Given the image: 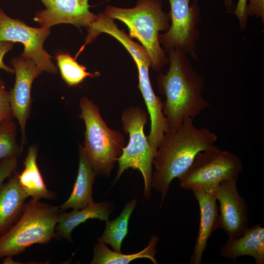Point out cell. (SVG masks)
<instances>
[{
    "label": "cell",
    "mask_w": 264,
    "mask_h": 264,
    "mask_svg": "<svg viewBox=\"0 0 264 264\" xmlns=\"http://www.w3.org/2000/svg\"><path fill=\"white\" fill-rule=\"evenodd\" d=\"M169 53V69L160 73L157 80L159 92L166 96L162 112L167 131H174L188 119H194L210 104L203 95L205 78L194 69L188 56L174 50Z\"/></svg>",
    "instance_id": "6da1fadb"
},
{
    "label": "cell",
    "mask_w": 264,
    "mask_h": 264,
    "mask_svg": "<svg viewBox=\"0 0 264 264\" xmlns=\"http://www.w3.org/2000/svg\"><path fill=\"white\" fill-rule=\"evenodd\" d=\"M193 120L188 119L176 130L167 131L158 145L151 187L161 194L160 206L172 180L189 168L198 154L214 147L217 141L215 133L195 127Z\"/></svg>",
    "instance_id": "7a4b0ae2"
},
{
    "label": "cell",
    "mask_w": 264,
    "mask_h": 264,
    "mask_svg": "<svg viewBox=\"0 0 264 264\" xmlns=\"http://www.w3.org/2000/svg\"><path fill=\"white\" fill-rule=\"evenodd\" d=\"M104 14L126 25L129 37L137 39L146 50L154 70L160 71L169 63L158 38L159 32L170 27L169 16L163 11L161 0H137L132 8L108 6Z\"/></svg>",
    "instance_id": "3957f363"
},
{
    "label": "cell",
    "mask_w": 264,
    "mask_h": 264,
    "mask_svg": "<svg viewBox=\"0 0 264 264\" xmlns=\"http://www.w3.org/2000/svg\"><path fill=\"white\" fill-rule=\"evenodd\" d=\"M59 206L31 199L19 220L0 236V259L19 255L33 244H45L56 238Z\"/></svg>",
    "instance_id": "277c9868"
},
{
    "label": "cell",
    "mask_w": 264,
    "mask_h": 264,
    "mask_svg": "<svg viewBox=\"0 0 264 264\" xmlns=\"http://www.w3.org/2000/svg\"><path fill=\"white\" fill-rule=\"evenodd\" d=\"M79 117L85 124L84 148L96 176L109 177L125 147V138L118 131L110 128L99 107L87 97L79 102Z\"/></svg>",
    "instance_id": "5b68a950"
},
{
    "label": "cell",
    "mask_w": 264,
    "mask_h": 264,
    "mask_svg": "<svg viewBox=\"0 0 264 264\" xmlns=\"http://www.w3.org/2000/svg\"><path fill=\"white\" fill-rule=\"evenodd\" d=\"M149 117L148 112L138 106L128 107L122 111L123 131L129 134V141L117 160L118 170L113 183L118 180L126 170L137 169L142 175L143 195L147 199L151 195L153 161L155 156L144 131Z\"/></svg>",
    "instance_id": "8992f818"
},
{
    "label": "cell",
    "mask_w": 264,
    "mask_h": 264,
    "mask_svg": "<svg viewBox=\"0 0 264 264\" xmlns=\"http://www.w3.org/2000/svg\"><path fill=\"white\" fill-rule=\"evenodd\" d=\"M242 168L239 156L215 146L198 154L189 168L178 178L184 189L199 190L213 194L223 181L237 180Z\"/></svg>",
    "instance_id": "52a82bcc"
},
{
    "label": "cell",
    "mask_w": 264,
    "mask_h": 264,
    "mask_svg": "<svg viewBox=\"0 0 264 264\" xmlns=\"http://www.w3.org/2000/svg\"><path fill=\"white\" fill-rule=\"evenodd\" d=\"M168 0L170 5L168 16L171 25L167 32L158 37L159 43L169 52L176 50L197 60V42L200 35L197 26L201 20L198 1Z\"/></svg>",
    "instance_id": "ba28073f"
},
{
    "label": "cell",
    "mask_w": 264,
    "mask_h": 264,
    "mask_svg": "<svg viewBox=\"0 0 264 264\" xmlns=\"http://www.w3.org/2000/svg\"><path fill=\"white\" fill-rule=\"evenodd\" d=\"M50 34V28L30 26L22 21L8 16L0 7V42L22 44L24 50L21 56L33 61L43 72L56 74L58 67L44 48V42Z\"/></svg>",
    "instance_id": "9c48e42d"
},
{
    "label": "cell",
    "mask_w": 264,
    "mask_h": 264,
    "mask_svg": "<svg viewBox=\"0 0 264 264\" xmlns=\"http://www.w3.org/2000/svg\"><path fill=\"white\" fill-rule=\"evenodd\" d=\"M10 63L14 69L15 83L10 90V102L14 118H16L21 132V146L27 142L26 125L31 106V90L34 79L43 73L35 63L22 56L12 58Z\"/></svg>",
    "instance_id": "30bf717a"
},
{
    "label": "cell",
    "mask_w": 264,
    "mask_h": 264,
    "mask_svg": "<svg viewBox=\"0 0 264 264\" xmlns=\"http://www.w3.org/2000/svg\"><path fill=\"white\" fill-rule=\"evenodd\" d=\"M237 181H223L213 194L220 203V228L224 230L228 238L239 237L249 228L248 205L239 193Z\"/></svg>",
    "instance_id": "8fae6325"
},
{
    "label": "cell",
    "mask_w": 264,
    "mask_h": 264,
    "mask_svg": "<svg viewBox=\"0 0 264 264\" xmlns=\"http://www.w3.org/2000/svg\"><path fill=\"white\" fill-rule=\"evenodd\" d=\"M45 9L37 11L33 20L42 27L50 28L60 23L87 28L97 19L91 12L88 0H40Z\"/></svg>",
    "instance_id": "7c38bea8"
},
{
    "label": "cell",
    "mask_w": 264,
    "mask_h": 264,
    "mask_svg": "<svg viewBox=\"0 0 264 264\" xmlns=\"http://www.w3.org/2000/svg\"><path fill=\"white\" fill-rule=\"evenodd\" d=\"M138 72V88L145 101L151 121V130L147 139L156 154L157 147L168 130L167 120L163 114V102L153 89L149 68L151 62L147 56L134 60Z\"/></svg>",
    "instance_id": "4fadbf2b"
},
{
    "label": "cell",
    "mask_w": 264,
    "mask_h": 264,
    "mask_svg": "<svg viewBox=\"0 0 264 264\" xmlns=\"http://www.w3.org/2000/svg\"><path fill=\"white\" fill-rule=\"evenodd\" d=\"M192 191L198 203L200 221L190 264H200L210 237L220 228L219 208L217 200L213 194L199 190Z\"/></svg>",
    "instance_id": "5bb4252c"
},
{
    "label": "cell",
    "mask_w": 264,
    "mask_h": 264,
    "mask_svg": "<svg viewBox=\"0 0 264 264\" xmlns=\"http://www.w3.org/2000/svg\"><path fill=\"white\" fill-rule=\"evenodd\" d=\"M220 254L224 258L236 262L241 256L252 257L256 264H264V227L256 224L241 236L228 238L221 247Z\"/></svg>",
    "instance_id": "9a60e30c"
},
{
    "label": "cell",
    "mask_w": 264,
    "mask_h": 264,
    "mask_svg": "<svg viewBox=\"0 0 264 264\" xmlns=\"http://www.w3.org/2000/svg\"><path fill=\"white\" fill-rule=\"evenodd\" d=\"M19 175L15 171L0 186V236L20 218L28 197L20 184Z\"/></svg>",
    "instance_id": "2e32d148"
},
{
    "label": "cell",
    "mask_w": 264,
    "mask_h": 264,
    "mask_svg": "<svg viewBox=\"0 0 264 264\" xmlns=\"http://www.w3.org/2000/svg\"><path fill=\"white\" fill-rule=\"evenodd\" d=\"M78 149L79 160L77 177L69 197L59 206L62 211L69 208L81 209L93 201V185L96 175L81 144H79Z\"/></svg>",
    "instance_id": "e0dca14e"
},
{
    "label": "cell",
    "mask_w": 264,
    "mask_h": 264,
    "mask_svg": "<svg viewBox=\"0 0 264 264\" xmlns=\"http://www.w3.org/2000/svg\"><path fill=\"white\" fill-rule=\"evenodd\" d=\"M112 210V204L108 201H93L81 209L73 210L69 213L62 211L56 226V234L58 236L72 242L71 232L75 227L89 219L107 221Z\"/></svg>",
    "instance_id": "ac0fdd59"
},
{
    "label": "cell",
    "mask_w": 264,
    "mask_h": 264,
    "mask_svg": "<svg viewBox=\"0 0 264 264\" xmlns=\"http://www.w3.org/2000/svg\"><path fill=\"white\" fill-rule=\"evenodd\" d=\"M37 156V146L31 145L23 161L24 169L19 175L20 184L27 197L33 199H54L56 194L47 188L38 167Z\"/></svg>",
    "instance_id": "d6986e66"
},
{
    "label": "cell",
    "mask_w": 264,
    "mask_h": 264,
    "mask_svg": "<svg viewBox=\"0 0 264 264\" xmlns=\"http://www.w3.org/2000/svg\"><path fill=\"white\" fill-rule=\"evenodd\" d=\"M159 239L153 235L148 245L142 250L133 254H124L120 252L110 250L106 244L99 239L93 247V256L91 264H128L134 260L139 258H147L154 264H157L155 257L157 252L156 247Z\"/></svg>",
    "instance_id": "ffe728a7"
},
{
    "label": "cell",
    "mask_w": 264,
    "mask_h": 264,
    "mask_svg": "<svg viewBox=\"0 0 264 264\" xmlns=\"http://www.w3.org/2000/svg\"><path fill=\"white\" fill-rule=\"evenodd\" d=\"M137 200L134 199L128 202L119 216L114 220L106 221V227L98 239L106 244H110L114 251L120 252L121 244L128 233L129 221L135 208Z\"/></svg>",
    "instance_id": "44dd1931"
},
{
    "label": "cell",
    "mask_w": 264,
    "mask_h": 264,
    "mask_svg": "<svg viewBox=\"0 0 264 264\" xmlns=\"http://www.w3.org/2000/svg\"><path fill=\"white\" fill-rule=\"evenodd\" d=\"M76 57H72L69 53L60 51L55 55L57 67L65 82L69 86H76L88 77H98V72L90 73L86 71V67L78 63Z\"/></svg>",
    "instance_id": "7402d4cb"
},
{
    "label": "cell",
    "mask_w": 264,
    "mask_h": 264,
    "mask_svg": "<svg viewBox=\"0 0 264 264\" xmlns=\"http://www.w3.org/2000/svg\"><path fill=\"white\" fill-rule=\"evenodd\" d=\"M17 125L13 120L0 125V160L19 157L23 148L17 139Z\"/></svg>",
    "instance_id": "603a6c76"
},
{
    "label": "cell",
    "mask_w": 264,
    "mask_h": 264,
    "mask_svg": "<svg viewBox=\"0 0 264 264\" xmlns=\"http://www.w3.org/2000/svg\"><path fill=\"white\" fill-rule=\"evenodd\" d=\"M14 118L10 102V91L0 77V125L13 120Z\"/></svg>",
    "instance_id": "cb8c5ba5"
},
{
    "label": "cell",
    "mask_w": 264,
    "mask_h": 264,
    "mask_svg": "<svg viewBox=\"0 0 264 264\" xmlns=\"http://www.w3.org/2000/svg\"><path fill=\"white\" fill-rule=\"evenodd\" d=\"M18 166V157L4 158L0 160V186L4 180L10 177L16 171Z\"/></svg>",
    "instance_id": "d4e9b609"
},
{
    "label": "cell",
    "mask_w": 264,
    "mask_h": 264,
    "mask_svg": "<svg viewBox=\"0 0 264 264\" xmlns=\"http://www.w3.org/2000/svg\"><path fill=\"white\" fill-rule=\"evenodd\" d=\"M247 0H238L233 13L236 16L239 21V26L241 30L246 29L247 25L248 16L247 15Z\"/></svg>",
    "instance_id": "484cf974"
},
{
    "label": "cell",
    "mask_w": 264,
    "mask_h": 264,
    "mask_svg": "<svg viewBox=\"0 0 264 264\" xmlns=\"http://www.w3.org/2000/svg\"><path fill=\"white\" fill-rule=\"evenodd\" d=\"M247 15L248 16L260 18L264 22V0H247Z\"/></svg>",
    "instance_id": "4316f807"
},
{
    "label": "cell",
    "mask_w": 264,
    "mask_h": 264,
    "mask_svg": "<svg viewBox=\"0 0 264 264\" xmlns=\"http://www.w3.org/2000/svg\"><path fill=\"white\" fill-rule=\"evenodd\" d=\"M15 44L14 42L9 41L0 42V69L11 74L15 73L14 69L5 64L3 62V57L8 51L13 48Z\"/></svg>",
    "instance_id": "83f0119b"
},
{
    "label": "cell",
    "mask_w": 264,
    "mask_h": 264,
    "mask_svg": "<svg viewBox=\"0 0 264 264\" xmlns=\"http://www.w3.org/2000/svg\"><path fill=\"white\" fill-rule=\"evenodd\" d=\"M234 0H223L224 6L227 12L232 13L234 10L235 6L233 3Z\"/></svg>",
    "instance_id": "f1b7e54d"
}]
</instances>
